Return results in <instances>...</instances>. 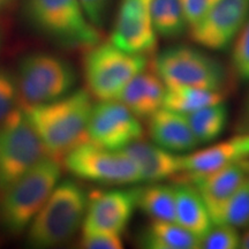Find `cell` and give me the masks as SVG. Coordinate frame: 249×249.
<instances>
[{"label": "cell", "instance_id": "6da1fadb", "mask_svg": "<svg viewBox=\"0 0 249 249\" xmlns=\"http://www.w3.org/2000/svg\"><path fill=\"white\" fill-rule=\"evenodd\" d=\"M92 107L89 90L79 89L24 111L44 143L49 157L59 161L77 145L89 142L88 124Z\"/></svg>", "mask_w": 249, "mask_h": 249}, {"label": "cell", "instance_id": "7a4b0ae2", "mask_svg": "<svg viewBox=\"0 0 249 249\" xmlns=\"http://www.w3.org/2000/svg\"><path fill=\"white\" fill-rule=\"evenodd\" d=\"M88 195L79 183L65 180L55 186L28 227L27 244L51 248L68 242L85 220Z\"/></svg>", "mask_w": 249, "mask_h": 249}, {"label": "cell", "instance_id": "3957f363", "mask_svg": "<svg viewBox=\"0 0 249 249\" xmlns=\"http://www.w3.org/2000/svg\"><path fill=\"white\" fill-rule=\"evenodd\" d=\"M23 15L34 30L62 48L88 50L101 42L79 0H24Z\"/></svg>", "mask_w": 249, "mask_h": 249}, {"label": "cell", "instance_id": "277c9868", "mask_svg": "<svg viewBox=\"0 0 249 249\" xmlns=\"http://www.w3.org/2000/svg\"><path fill=\"white\" fill-rule=\"evenodd\" d=\"M60 177L59 161L48 156L2 193L0 223L5 231L11 234L26 231L59 183Z\"/></svg>", "mask_w": 249, "mask_h": 249}, {"label": "cell", "instance_id": "5b68a950", "mask_svg": "<svg viewBox=\"0 0 249 249\" xmlns=\"http://www.w3.org/2000/svg\"><path fill=\"white\" fill-rule=\"evenodd\" d=\"M15 76L23 110L64 97L71 92L77 81L70 61L48 52L24 55L18 62Z\"/></svg>", "mask_w": 249, "mask_h": 249}, {"label": "cell", "instance_id": "8992f818", "mask_svg": "<svg viewBox=\"0 0 249 249\" xmlns=\"http://www.w3.org/2000/svg\"><path fill=\"white\" fill-rule=\"evenodd\" d=\"M48 156L26 111L12 112L0 124V194Z\"/></svg>", "mask_w": 249, "mask_h": 249}, {"label": "cell", "instance_id": "52a82bcc", "mask_svg": "<svg viewBox=\"0 0 249 249\" xmlns=\"http://www.w3.org/2000/svg\"><path fill=\"white\" fill-rule=\"evenodd\" d=\"M83 71L89 92L99 101L118 99L127 83L145 70L147 55L124 52L112 43L86 50Z\"/></svg>", "mask_w": 249, "mask_h": 249}, {"label": "cell", "instance_id": "ba28073f", "mask_svg": "<svg viewBox=\"0 0 249 249\" xmlns=\"http://www.w3.org/2000/svg\"><path fill=\"white\" fill-rule=\"evenodd\" d=\"M152 70L165 87L185 86L222 92L227 83L226 70L209 54L189 46H172L156 54Z\"/></svg>", "mask_w": 249, "mask_h": 249}, {"label": "cell", "instance_id": "9c48e42d", "mask_svg": "<svg viewBox=\"0 0 249 249\" xmlns=\"http://www.w3.org/2000/svg\"><path fill=\"white\" fill-rule=\"evenodd\" d=\"M65 166L76 178L103 185L143 181L138 165L124 150H110L91 142L82 143L68 152Z\"/></svg>", "mask_w": 249, "mask_h": 249}, {"label": "cell", "instance_id": "30bf717a", "mask_svg": "<svg viewBox=\"0 0 249 249\" xmlns=\"http://www.w3.org/2000/svg\"><path fill=\"white\" fill-rule=\"evenodd\" d=\"M143 136L140 119L124 103L111 99L93 104L88 124L89 142L110 150H123Z\"/></svg>", "mask_w": 249, "mask_h": 249}, {"label": "cell", "instance_id": "8fae6325", "mask_svg": "<svg viewBox=\"0 0 249 249\" xmlns=\"http://www.w3.org/2000/svg\"><path fill=\"white\" fill-rule=\"evenodd\" d=\"M249 18V0H217L204 17L189 28L196 44L213 51H225Z\"/></svg>", "mask_w": 249, "mask_h": 249}, {"label": "cell", "instance_id": "7c38bea8", "mask_svg": "<svg viewBox=\"0 0 249 249\" xmlns=\"http://www.w3.org/2000/svg\"><path fill=\"white\" fill-rule=\"evenodd\" d=\"M136 208L135 188L93 191L88 195L82 231L121 235Z\"/></svg>", "mask_w": 249, "mask_h": 249}, {"label": "cell", "instance_id": "4fadbf2b", "mask_svg": "<svg viewBox=\"0 0 249 249\" xmlns=\"http://www.w3.org/2000/svg\"><path fill=\"white\" fill-rule=\"evenodd\" d=\"M151 0H121L111 43L132 54L148 55L157 46V34L152 26Z\"/></svg>", "mask_w": 249, "mask_h": 249}, {"label": "cell", "instance_id": "5bb4252c", "mask_svg": "<svg viewBox=\"0 0 249 249\" xmlns=\"http://www.w3.org/2000/svg\"><path fill=\"white\" fill-rule=\"evenodd\" d=\"M247 158H249V134H239L200 151L182 155V172L180 174L201 176L211 173Z\"/></svg>", "mask_w": 249, "mask_h": 249}, {"label": "cell", "instance_id": "9a60e30c", "mask_svg": "<svg viewBox=\"0 0 249 249\" xmlns=\"http://www.w3.org/2000/svg\"><path fill=\"white\" fill-rule=\"evenodd\" d=\"M248 178L249 158L227 165L211 173L201 176H178L179 182H188L197 189L207 204L208 210L222 204Z\"/></svg>", "mask_w": 249, "mask_h": 249}, {"label": "cell", "instance_id": "2e32d148", "mask_svg": "<svg viewBox=\"0 0 249 249\" xmlns=\"http://www.w3.org/2000/svg\"><path fill=\"white\" fill-rule=\"evenodd\" d=\"M148 132L155 144L174 154H189L200 145L186 114L164 107L148 119Z\"/></svg>", "mask_w": 249, "mask_h": 249}, {"label": "cell", "instance_id": "e0dca14e", "mask_svg": "<svg viewBox=\"0 0 249 249\" xmlns=\"http://www.w3.org/2000/svg\"><path fill=\"white\" fill-rule=\"evenodd\" d=\"M123 150L138 165L143 181L160 182L173 179L182 172L181 156L142 140Z\"/></svg>", "mask_w": 249, "mask_h": 249}, {"label": "cell", "instance_id": "ac0fdd59", "mask_svg": "<svg viewBox=\"0 0 249 249\" xmlns=\"http://www.w3.org/2000/svg\"><path fill=\"white\" fill-rule=\"evenodd\" d=\"M166 87L154 71H142L127 83L118 97L140 120H148L163 107Z\"/></svg>", "mask_w": 249, "mask_h": 249}, {"label": "cell", "instance_id": "d6986e66", "mask_svg": "<svg viewBox=\"0 0 249 249\" xmlns=\"http://www.w3.org/2000/svg\"><path fill=\"white\" fill-rule=\"evenodd\" d=\"M176 223L202 238L213 225L200 193L188 182L176 186Z\"/></svg>", "mask_w": 249, "mask_h": 249}, {"label": "cell", "instance_id": "ffe728a7", "mask_svg": "<svg viewBox=\"0 0 249 249\" xmlns=\"http://www.w3.org/2000/svg\"><path fill=\"white\" fill-rule=\"evenodd\" d=\"M139 244L148 249H198L201 238L176 222L152 219L139 235Z\"/></svg>", "mask_w": 249, "mask_h": 249}, {"label": "cell", "instance_id": "44dd1931", "mask_svg": "<svg viewBox=\"0 0 249 249\" xmlns=\"http://www.w3.org/2000/svg\"><path fill=\"white\" fill-rule=\"evenodd\" d=\"M136 205L154 220L176 222V186L151 185L135 188Z\"/></svg>", "mask_w": 249, "mask_h": 249}, {"label": "cell", "instance_id": "7402d4cb", "mask_svg": "<svg viewBox=\"0 0 249 249\" xmlns=\"http://www.w3.org/2000/svg\"><path fill=\"white\" fill-rule=\"evenodd\" d=\"M224 102V93L214 90L194 87H166L163 107L167 110L188 114L208 105Z\"/></svg>", "mask_w": 249, "mask_h": 249}, {"label": "cell", "instance_id": "603a6c76", "mask_svg": "<svg viewBox=\"0 0 249 249\" xmlns=\"http://www.w3.org/2000/svg\"><path fill=\"white\" fill-rule=\"evenodd\" d=\"M186 117L196 140L203 144L222 135L229 121V108L225 103L219 102L186 114Z\"/></svg>", "mask_w": 249, "mask_h": 249}, {"label": "cell", "instance_id": "cb8c5ba5", "mask_svg": "<svg viewBox=\"0 0 249 249\" xmlns=\"http://www.w3.org/2000/svg\"><path fill=\"white\" fill-rule=\"evenodd\" d=\"M152 26L164 38H179L188 27L180 0H151Z\"/></svg>", "mask_w": 249, "mask_h": 249}, {"label": "cell", "instance_id": "d4e9b609", "mask_svg": "<svg viewBox=\"0 0 249 249\" xmlns=\"http://www.w3.org/2000/svg\"><path fill=\"white\" fill-rule=\"evenodd\" d=\"M213 224H226L235 229L249 224V178L227 200L209 210Z\"/></svg>", "mask_w": 249, "mask_h": 249}, {"label": "cell", "instance_id": "484cf974", "mask_svg": "<svg viewBox=\"0 0 249 249\" xmlns=\"http://www.w3.org/2000/svg\"><path fill=\"white\" fill-rule=\"evenodd\" d=\"M232 70L239 80L249 81V18L232 43Z\"/></svg>", "mask_w": 249, "mask_h": 249}, {"label": "cell", "instance_id": "4316f807", "mask_svg": "<svg viewBox=\"0 0 249 249\" xmlns=\"http://www.w3.org/2000/svg\"><path fill=\"white\" fill-rule=\"evenodd\" d=\"M240 234L238 229L226 224H213L201 240L204 249H238L240 248Z\"/></svg>", "mask_w": 249, "mask_h": 249}, {"label": "cell", "instance_id": "83f0119b", "mask_svg": "<svg viewBox=\"0 0 249 249\" xmlns=\"http://www.w3.org/2000/svg\"><path fill=\"white\" fill-rule=\"evenodd\" d=\"M18 105H20V98L17 76L0 66V124L18 108Z\"/></svg>", "mask_w": 249, "mask_h": 249}, {"label": "cell", "instance_id": "f1b7e54d", "mask_svg": "<svg viewBox=\"0 0 249 249\" xmlns=\"http://www.w3.org/2000/svg\"><path fill=\"white\" fill-rule=\"evenodd\" d=\"M80 247L86 249H120L124 247L121 235L108 233H83Z\"/></svg>", "mask_w": 249, "mask_h": 249}, {"label": "cell", "instance_id": "f546056e", "mask_svg": "<svg viewBox=\"0 0 249 249\" xmlns=\"http://www.w3.org/2000/svg\"><path fill=\"white\" fill-rule=\"evenodd\" d=\"M86 17L96 28H102L107 23L112 0H79Z\"/></svg>", "mask_w": 249, "mask_h": 249}, {"label": "cell", "instance_id": "4dcf8cb0", "mask_svg": "<svg viewBox=\"0 0 249 249\" xmlns=\"http://www.w3.org/2000/svg\"><path fill=\"white\" fill-rule=\"evenodd\" d=\"M188 27L195 26L211 6V0H180Z\"/></svg>", "mask_w": 249, "mask_h": 249}, {"label": "cell", "instance_id": "1f68e13d", "mask_svg": "<svg viewBox=\"0 0 249 249\" xmlns=\"http://www.w3.org/2000/svg\"><path fill=\"white\" fill-rule=\"evenodd\" d=\"M240 132L241 134H249V99L246 107V111L242 118V123L240 124Z\"/></svg>", "mask_w": 249, "mask_h": 249}, {"label": "cell", "instance_id": "d6a6232c", "mask_svg": "<svg viewBox=\"0 0 249 249\" xmlns=\"http://www.w3.org/2000/svg\"><path fill=\"white\" fill-rule=\"evenodd\" d=\"M240 248L249 249V229L240 236Z\"/></svg>", "mask_w": 249, "mask_h": 249}, {"label": "cell", "instance_id": "836d02e7", "mask_svg": "<svg viewBox=\"0 0 249 249\" xmlns=\"http://www.w3.org/2000/svg\"><path fill=\"white\" fill-rule=\"evenodd\" d=\"M13 1H14V0H0V12L7 8L8 6L11 5Z\"/></svg>", "mask_w": 249, "mask_h": 249}, {"label": "cell", "instance_id": "e575fe53", "mask_svg": "<svg viewBox=\"0 0 249 249\" xmlns=\"http://www.w3.org/2000/svg\"><path fill=\"white\" fill-rule=\"evenodd\" d=\"M216 1H217V0H211V5H213V2H216Z\"/></svg>", "mask_w": 249, "mask_h": 249}, {"label": "cell", "instance_id": "d590c367", "mask_svg": "<svg viewBox=\"0 0 249 249\" xmlns=\"http://www.w3.org/2000/svg\"><path fill=\"white\" fill-rule=\"evenodd\" d=\"M0 44H1V36H0Z\"/></svg>", "mask_w": 249, "mask_h": 249}]
</instances>
